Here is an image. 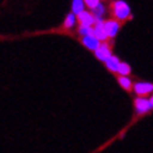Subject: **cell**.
<instances>
[{
  "instance_id": "16",
  "label": "cell",
  "mask_w": 153,
  "mask_h": 153,
  "mask_svg": "<svg viewBox=\"0 0 153 153\" xmlns=\"http://www.w3.org/2000/svg\"><path fill=\"white\" fill-rule=\"evenodd\" d=\"M83 1H84V6H87V8L93 10L95 6L102 3V0H83Z\"/></svg>"
},
{
  "instance_id": "12",
  "label": "cell",
  "mask_w": 153,
  "mask_h": 153,
  "mask_svg": "<svg viewBox=\"0 0 153 153\" xmlns=\"http://www.w3.org/2000/svg\"><path fill=\"white\" fill-rule=\"evenodd\" d=\"M132 72V69L129 67L128 63H126V62H120L119 64H118V68H117V73L119 75H123V76H128Z\"/></svg>"
},
{
  "instance_id": "3",
  "label": "cell",
  "mask_w": 153,
  "mask_h": 153,
  "mask_svg": "<svg viewBox=\"0 0 153 153\" xmlns=\"http://www.w3.org/2000/svg\"><path fill=\"white\" fill-rule=\"evenodd\" d=\"M120 27H122V23L114 20V19H108V20L103 22V28H104V31H105V35L108 38V40L116 38Z\"/></svg>"
},
{
  "instance_id": "11",
  "label": "cell",
  "mask_w": 153,
  "mask_h": 153,
  "mask_svg": "<svg viewBox=\"0 0 153 153\" xmlns=\"http://www.w3.org/2000/svg\"><path fill=\"white\" fill-rule=\"evenodd\" d=\"M117 80H118V83H119V85L122 87L123 89H126V91H128V92H131V91H132L133 83H132V80L128 78V76L118 75V76H117Z\"/></svg>"
},
{
  "instance_id": "15",
  "label": "cell",
  "mask_w": 153,
  "mask_h": 153,
  "mask_svg": "<svg viewBox=\"0 0 153 153\" xmlns=\"http://www.w3.org/2000/svg\"><path fill=\"white\" fill-rule=\"evenodd\" d=\"M78 33L80 36H85V35H93V28L89 27H82L79 25L78 27Z\"/></svg>"
},
{
  "instance_id": "17",
  "label": "cell",
  "mask_w": 153,
  "mask_h": 153,
  "mask_svg": "<svg viewBox=\"0 0 153 153\" xmlns=\"http://www.w3.org/2000/svg\"><path fill=\"white\" fill-rule=\"evenodd\" d=\"M149 102H151V104L153 105V95H152V97H151V99H149Z\"/></svg>"
},
{
  "instance_id": "14",
  "label": "cell",
  "mask_w": 153,
  "mask_h": 153,
  "mask_svg": "<svg viewBox=\"0 0 153 153\" xmlns=\"http://www.w3.org/2000/svg\"><path fill=\"white\" fill-rule=\"evenodd\" d=\"M76 23V16L73 14V13H69V14L67 15L64 23H63V28L64 29H72L74 28V25Z\"/></svg>"
},
{
  "instance_id": "5",
  "label": "cell",
  "mask_w": 153,
  "mask_h": 153,
  "mask_svg": "<svg viewBox=\"0 0 153 153\" xmlns=\"http://www.w3.org/2000/svg\"><path fill=\"white\" fill-rule=\"evenodd\" d=\"M132 89L134 91V93L139 97H143V95L151 94L153 92V83L149 82H137L133 84Z\"/></svg>"
},
{
  "instance_id": "4",
  "label": "cell",
  "mask_w": 153,
  "mask_h": 153,
  "mask_svg": "<svg viewBox=\"0 0 153 153\" xmlns=\"http://www.w3.org/2000/svg\"><path fill=\"white\" fill-rule=\"evenodd\" d=\"M134 109L138 116L141 114H146L153 109V105L151 104L149 99L144 98V97H137L134 99Z\"/></svg>"
},
{
  "instance_id": "7",
  "label": "cell",
  "mask_w": 153,
  "mask_h": 153,
  "mask_svg": "<svg viewBox=\"0 0 153 153\" xmlns=\"http://www.w3.org/2000/svg\"><path fill=\"white\" fill-rule=\"evenodd\" d=\"M103 22H95L94 25L92 27L93 28V36L95 38V39H98L100 43L108 40V38L105 35V31H104V28H103Z\"/></svg>"
},
{
  "instance_id": "2",
  "label": "cell",
  "mask_w": 153,
  "mask_h": 153,
  "mask_svg": "<svg viewBox=\"0 0 153 153\" xmlns=\"http://www.w3.org/2000/svg\"><path fill=\"white\" fill-rule=\"evenodd\" d=\"M94 55H95V58H97L98 60L105 63V62L113 55L111 40L102 42V43L99 44V47L97 48V50H94Z\"/></svg>"
},
{
  "instance_id": "13",
  "label": "cell",
  "mask_w": 153,
  "mask_h": 153,
  "mask_svg": "<svg viewBox=\"0 0 153 153\" xmlns=\"http://www.w3.org/2000/svg\"><path fill=\"white\" fill-rule=\"evenodd\" d=\"M83 10H84V1L83 0H72V13L74 15H78Z\"/></svg>"
},
{
  "instance_id": "8",
  "label": "cell",
  "mask_w": 153,
  "mask_h": 153,
  "mask_svg": "<svg viewBox=\"0 0 153 153\" xmlns=\"http://www.w3.org/2000/svg\"><path fill=\"white\" fill-rule=\"evenodd\" d=\"M80 42H82V44H83V45H84L87 49L92 50V52L97 50V48L99 47V44H100V42H99L98 39H95L93 35L80 36Z\"/></svg>"
},
{
  "instance_id": "10",
  "label": "cell",
  "mask_w": 153,
  "mask_h": 153,
  "mask_svg": "<svg viewBox=\"0 0 153 153\" xmlns=\"http://www.w3.org/2000/svg\"><path fill=\"white\" fill-rule=\"evenodd\" d=\"M119 63H120V60H119L118 56L112 55L111 58L105 62V67H107L108 71H111L112 73H117V68H118Z\"/></svg>"
},
{
  "instance_id": "1",
  "label": "cell",
  "mask_w": 153,
  "mask_h": 153,
  "mask_svg": "<svg viewBox=\"0 0 153 153\" xmlns=\"http://www.w3.org/2000/svg\"><path fill=\"white\" fill-rule=\"evenodd\" d=\"M111 13H112V19L117 20L119 23H124L126 20L132 18V13L129 5L127 4L124 0H114L111 3Z\"/></svg>"
},
{
  "instance_id": "6",
  "label": "cell",
  "mask_w": 153,
  "mask_h": 153,
  "mask_svg": "<svg viewBox=\"0 0 153 153\" xmlns=\"http://www.w3.org/2000/svg\"><path fill=\"white\" fill-rule=\"evenodd\" d=\"M75 16H76V22H78L79 25H82V27L92 28L94 25V23H95V19H94L93 14L88 10H83L82 13H79V14L75 15Z\"/></svg>"
},
{
  "instance_id": "9",
  "label": "cell",
  "mask_w": 153,
  "mask_h": 153,
  "mask_svg": "<svg viewBox=\"0 0 153 153\" xmlns=\"http://www.w3.org/2000/svg\"><path fill=\"white\" fill-rule=\"evenodd\" d=\"M91 13L93 14L95 22H103L104 20V15H105V13H107V8L104 6L103 3H100L99 5L95 6L93 10H91Z\"/></svg>"
}]
</instances>
